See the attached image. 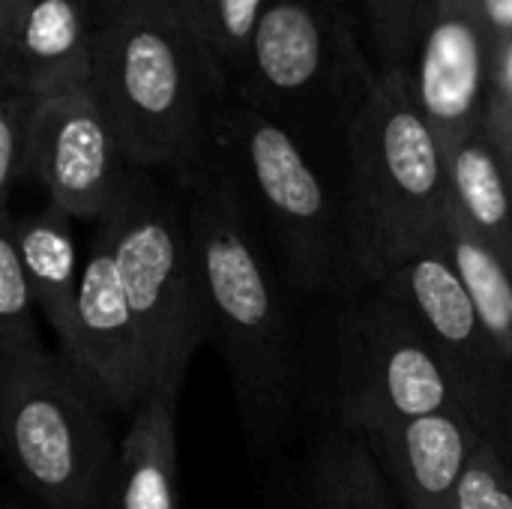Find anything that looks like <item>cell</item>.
Wrapping results in <instances>:
<instances>
[{"label": "cell", "mask_w": 512, "mask_h": 509, "mask_svg": "<svg viewBox=\"0 0 512 509\" xmlns=\"http://www.w3.org/2000/svg\"><path fill=\"white\" fill-rule=\"evenodd\" d=\"M450 198L512 273V180L486 129L444 153Z\"/></svg>", "instance_id": "obj_18"}, {"label": "cell", "mask_w": 512, "mask_h": 509, "mask_svg": "<svg viewBox=\"0 0 512 509\" xmlns=\"http://www.w3.org/2000/svg\"><path fill=\"white\" fill-rule=\"evenodd\" d=\"M360 54L345 12L327 0H267L249 72L234 93L282 123H288L291 108L321 99H330L342 114Z\"/></svg>", "instance_id": "obj_9"}, {"label": "cell", "mask_w": 512, "mask_h": 509, "mask_svg": "<svg viewBox=\"0 0 512 509\" xmlns=\"http://www.w3.org/2000/svg\"><path fill=\"white\" fill-rule=\"evenodd\" d=\"M306 509H402L369 441L342 426H330L306 468Z\"/></svg>", "instance_id": "obj_17"}, {"label": "cell", "mask_w": 512, "mask_h": 509, "mask_svg": "<svg viewBox=\"0 0 512 509\" xmlns=\"http://www.w3.org/2000/svg\"><path fill=\"white\" fill-rule=\"evenodd\" d=\"M456 509H512V465L492 441L474 450Z\"/></svg>", "instance_id": "obj_24"}, {"label": "cell", "mask_w": 512, "mask_h": 509, "mask_svg": "<svg viewBox=\"0 0 512 509\" xmlns=\"http://www.w3.org/2000/svg\"><path fill=\"white\" fill-rule=\"evenodd\" d=\"M96 6H123V9H135L153 18H162L180 30H186L189 36H195L204 45V30H201V0H90ZM207 51V45H204ZM210 54V51H207ZM213 60V57H210Z\"/></svg>", "instance_id": "obj_25"}, {"label": "cell", "mask_w": 512, "mask_h": 509, "mask_svg": "<svg viewBox=\"0 0 512 509\" xmlns=\"http://www.w3.org/2000/svg\"><path fill=\"white\" fill-rule=\"evenodd\" d=\"M33 0H0V42L15 33L21 18L27 15Z\"/></svg>", "instance_id": "obj_28"}, {"label": "cell", "mask_w": 512, "mask_h": 509, "mask_svg": "<svg viewBox=\"0 0 512 509\" xmlns=\"http://www.w3.org/2000/svg\"><path fill=\"white\" fill-rule=\"evenodd\" d=\"M204 159L231 183L294 297L339 300L360 288L342 186L324 177L291 126L237 96L222 99L207 123Z\"/></svg>", "instance_id": "obj_3"}, {"label": "cell", "mask_w": 512, "mask_h": 509, "mask_svg": "<svg viewBox=\"0 0 512 509\" xmlns=\"http://www.w3.org/2000/svg\"><path fill=\"white\" fill-rule=\"evenodd\" d=\"M447 0H417V21H420V39H423V33H426V27L432 24V18L441 12V6H444Z\"/></svg>", "instance_id": "obj_30"}, {"label": "cell", "mask_w": 512, "mask_h": 509, "mask_svg": "<svg viewBox=\"0 0 512 509\" xmlns=\"http://www.w3.org/2000/svg\"><path fill=\"white\" fill-rule=\"evenodd\" d=\"M39 96L0 81V213L9 210L15 186L27 177Z\"/></svg>", "instance_id": "obj_22"}, {"label": "cell", "mask_w": 512, "mask_h": 509, "mask_svg": "<svg viewBox=\"0 0 512 509\" xmlns=\"http://www.w3.org/2000/svg\"><path fill=\"white\" fill-rule=\"evenodd\" d=\"M105 402L60 354L0 363V441L18 483L48 509H102L117 447Z\"/></svg>", "instance_id": "obj_6"}, {"label": "cell", "mask_w": 512, "mask_h": 509, "mask_svg": "<svg viewBox=\"0 0 512 509\" xmlns=\"http://www.w3.org/2000/svg\"><path fill=\"white\" fill-rule=\"evenodd\" d=\"M0 216H6L12 225V237L36 306L54 330L60 354H66L72 345L75 300L84 273V261L78 258V240L72 234V219L51 204L27 216H15L12 210H3Z\"/></svg>", "instance_id": "obj_16"}, {"label": "cell", "mask_w": 512, "mask_h": 509, "mask_svg": "<svg viewBox=\"0 0 512 509\" xmlns=\"http://www.w3.org/2000/svg\"><path fill=\"white\" fill-rule=\"evenodd\" d=\"M63 357L90 381L99 399L123 417H132L150 393L138 324L123 291L114 240L105 222H96L87 243L72 345Z\"/></svg>", "instance_id": "obj_11"}, {"label": "cell", "mask_w": 512, "mask_h": 509, "mask_svg": "<svg viewBox=\"0 0 512 509\" xmlns=\"http://www.w3.org/2000/svg\"><path fill=\"white\" fill-rule=\"evenodd\" d=\"M333 426H384L459 408L453 381L420 321L381 285L339 297L333 342Z\"/></svg>", "instance_id": "obj_7"}, {"label": "cell", "mask_w": 512, "mask_h": 509, "mask_svg": "<svg viewBox=\"0 0 512 509\" xmlns=\"http://www.w3.org/2000/svg\"><path fill=\"white\" fill-rule=\"evenodd\" d=\"M480 12H483V21L492 33L495 57H498V51L507 42H512V0H480Z\"/></svg>", "instance_id": "obj_27"}, {"label": "cell", "mask_w": 512, "mask_h": 509, "mask_svg": "<svg viewBox=\"0 0 512 509\" xmlns=\"http://www.w3.org/2000/svg\"><path fill=\"white\" fill-rule=\"evenodd\" d=\"M327 3H330V6H336L339 12H345V9H342V6H345V0H327Z\"/></svg>", "instance_id": "obj_32"}, {"label": "cell", "mask_w": 512, "mask_h": 509, "mask_svg": "<svg viewBox=\"0 0 512 509\" xmlns=\"http://www.w3.org/2000/svg\"><path fill=\"white\" fill-rule=\"evenodd\" d=\"M495 153L501 156L507 174L512 180V96L492 93L489 108H486V123H483Z\"/></svg>", "instance_id": "obj_26"}, {"label": "cell", "mask_w": 512, "mask_h": 509, "mask_svg": "<svg viewBox=\"0 0 512 509\" xmlns=\"http://www.w3.org/2000/svg\"><path fill=\"white\" fill-rule=\"evenodd\" d=\"M492 93L512 96V42H507L498 51V57H495V84H492Z\"/></svg>", "instance_id": "obj_29"}, {"label": "cell", "mask_w": 512, "mask_h": 509, "mask_svg": "<svg viewBox=\"0 0 512 509\" xmlns=\"http://www.w3.org/2000/svg\"><path fill=\"white\" fill-rule=\"evenodd\" d=\"M108 225L129 309L138 324L147 387L183 393L192 357L210 342V303L183 195L150 168L129 165L99 219Z\"/></svg>", "instance_id": "obj_5"}, {"label": "cell", "mask_w": 512, "mask_h": 509, "mask_svg": "<svg viewBox=\"0 0 512 509\" xmlns=\"http://www.w3.org/2000/svg\"><path fill=\"white\" fill-rule=\"evenodd\" d=\"M345 222L363 285L384 282L444 228L450 177L438 135L423 117L411 72L375 69L360 54L345 111Z\"/></svg>", "instance_id": "obj_2"}, {"label": "cell", "mask_w": 512, "mask_h": 509, "mask_svg": "<svg viewBox=\"0 0 512 509\" xmlns=\"http://www.w3.org/2000/svg\"><path fill=\"white\" fill-rule=\"evenodd\" d=\"M411 84L444 153L477 135L495 84V42L480 0H447L426 27Z\"/></svg>", "instance_id": "obj_12"}, {"label": "cell", "mask_w": 512, "mask_h": 509, "mask_svg": "<svg viewBox=\"0 0 512 509\" xmlns=\"http://www.w3.org/2000/svg\"><path fill=\"white\" fill-rule=\"evenodd\" d=\"M90 3V0H87ZM90 93L120 153L135 168H195L207 150V123L225 99V78L186 30L123 6H96Z\"/></svg>", "instance_id": "obj_4"}, {"label": "cell", "mask_w": 512, "mask_h": 509, "mask_svg": "<svg viewBox=\"0 0 512 509\" xmlns=\"http://www.w3.org/2000/svg\"><path fill=\"white\" fill-rule=\"evenodd\" d=\"M366 441L402 509H456L471 456L486 438L453 408L384 426Z\"/></svg>", "instance_id": "obj_13"}, {"label": "cell", "mask_w": 512, "mask_h": 509, "mask_svg": "<svg viewBox=\"0 0 512 509\" xmlns=\"http://www.w3.org/2000/svg\"><path fill=\"white\" fill-rule=\"evenodd\" d=\"M444 240L453 258V267L474 300L486 330L512 363V273L495 255V249L465 222V216L453 207L444 219Z\"/></svg>", "instance_id": "obj_19"}, {"label": "cell", "mask_w": 512, "mask_h": 509, "mask_svg": "<svg viewBox=\"0 0 512 509\" xmlns=\"http://www.w3.org/2000/svg\"><path fill=\"white\" fill-rule=\"evenodd\" d=\"M501 453H504V459L512 465V402H510V414H507V423H504V432H501V438H498V444H495Z\"/></svg>", "instance_id": "obj_31"}, {"label": "cell", "mask_w": 512, "mask_h": 509, "mask_svg": "<svg viewBox=\"0 0 512 509\" xmlns=\"http://www.w3.org/2000/svg\"><path fill=\"white\" fill-rule=\"evenodd\" d=\"M129 162L90 90L48 96L36 108L27 177L69 219L99 222Z\"/></svg>", "instance_id": "obj_10"}, {"label": "cell", "mask_w": 512, "mask_h": 509, "mask_svg": "<svg viewBox=\"0 0 512 509\" xmlns=\"http://www.w3.org/2000/svg\"><path fill=\"white\" fill-rule=\"evenodd\" d=\"M93 66V12L87 0H33L0 42V81L39 99L87 90Z\"/></svg>", "instance_id": "obj_14"}, {"label": "cell", "mask_w": 512, "mask_h": 509, "mask_svg": "<svg viewBox=\"0 0 512 509\" xmlns=\"http://www.w3.org/2000/svg\"><path fill=\"white\" fill-rule=\"evenodd\" d=\"M267 0H201L204 45L228 87H237L252 60V42Z\"/></svg>", "instance_id": "obj_21"}, {"label": "cell", "mask_w": 512, "mask_h": 509, "mask_svg": "<svg viewBox=\"0 0 512 509\" xmlns=\"http://www.w3.org/2000/svg\"><path fill=\"white\" fill-rule=\"evenodd\" d=\"M180 393L150 390L117 447L105 509H177Z\"/></svg>", "instance_id": "obj_15"}, {"label": "cell", "mask_w": 512, "mask_h": 509, "mask_svg": "<svg viewBox=\"0 0 512 509\" xmlns=\"http://www.w3.org/2000/svg\"><path fill=\"white\" fill-rule=\"evenodd\" d=\"M366 9L369 33L378 51V69H414L420 48L417 0H360Z\"/></svg>", "instance_id": "obj_23"}, {"label": "cell", "mask_w": 512, "mask_h": 509, "mask_svg": "<svg viewBox=\"0 0 512 509\" xmlns=\"http://www.w3.org/2000/svg\"><path fill=\"white\" fill-rule=\"evenodd\" d=\"M378 285L420 321L453 381L459 411L477 423L486 441L498 444L510 414L512 363L468 297L447 252L444 228Z\"/></svg>", "instance_id": "obj_8"}, {"label": "cell", "mask_w": 512, "mask_h": 509, "mask_svg": "<svg viewBox=\"0 0 512 509\" xmlns=\"http://www.w3.org/2000/svg\"><path fill=\"white\" fill-rule=\"evenodd\" d=\"M36 297L21 267L12 225L0 216V363H18L48 354L33 321Z\"/></svg>", "instance_id": "obj_20"}, {"label": "cell", "mask_w": 512, "mask_h": 509, "mask_svg": "<svg viewBox=\"0 0 512 509\" xmlns=\"http://www.w3.org/2000/svg\"><path fill=\"white\" fill-rule=\"evenodd\" d=\"M183 195L219 351L249 444L264 453L291 435L303 396V339L294 291L237 201L231 183L201 159L171 177Z\"/></svg>", "instance_id": "obj_1"}, {"label": "cell", "mask_w": 512, "mask_h": 509, "mask_svg": "<svg viewBox=\"0 0 512 509\" xmlns=\"http://www.w3.org/2000/svg\"><path fill=\"white\" fill-rule=\"evenodd\" d=\"M12 509H18V507H12Z\"/></svg>", "instance_id": "obj_33"}]
</instances>
